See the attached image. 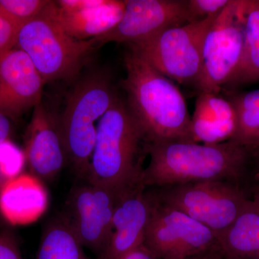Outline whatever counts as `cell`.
<instances>
[{"instance_id": "cell-1", "label": "cell", "mask_w": 259, "mask_h": 259, "mask_svg": "<svg viewBox=\"0 0 259 259\" xmlns=\"http://www.w3.org/2000/svg\"><path fill=\"white\" fill-rule=\"evenodd\" d=\"M253 153L229 140L218 144L161 141L148 146L150 162L142 175L143 185L165 187L206 180L241 185Z\"/></svg>"}, {"instance_id": "cell-2", "label": "cell", "mask_w": 259, "mask_h": 259, "mask_svg": "<svg viewBox=\"0 0 259 259\" xmlns=\"http://www.w3.org/2000/svg\"><path fill=\"white\" fill-rule=\"evenodd\" d=\"M124 61L127 76L122 86L127 95L126 104L150 144L195 142L192 117L176 85L155 69L133 46L130 45Z\"/></svg>"}, {"instance_id": "cell-3", "label": "cell", "mask_w": 259, "mask_h": 259, "mask_svg": "<svg viewBox=\"0 0 259 259\" xmlns=\"http://www.w3.org/2000/svg\"><path fill=\"white\" fill-rule=\"evenodd\" d=\"M144 130L119 97L99 120L87 180L121 192L143 185L148 155Z\"/></svg>"}, {"instance_id": "cell-4", "label": "cell", "mask_w": 259, "mask_h": 259, "mask_svg": "<svg viewBox=\"0 0 259 259\" xmlns=\"http://www.w3.org/2000/svg\"><path fill=\"white\" fill-rule=\"evenodd\" d=\"M108 75L93 73L75 85L59 117L66 159L79 180H86L95 139L97 120L117 98Z\"/></svg>"}, {"instance_id": "cell-5", "label": "cell", "mask_w": 259, "mask_h": 259, "mask_svg": "<svg viewBox=\"0 0 259 259\" xmlns=\"http://www.w3.org/2000/svg\"><path fill=\"white\" fill-rule=\"evenodd\" d=\"M53 3L20 28L15 47L28 55L44 83L74 79L96 49L93 38L78 40L65 31L54 17Z\"/></svg>"}, {"instance_id": "cell-6", "label": "cell", "mask_w": 259, "mask_h": 259, "mask_svg": "<svg viewBox=\"0 0 259 259\" xmlns=\"http://www.w3.org/2000/svg\"><path fill=\"white\" fill-rule=\"evenodd\" d=\"M150 192L158 203L185 213L209 228L218 238L235 222L249 200L241 185L221 180L156 187Z\"/></svg>"}, {"instance_id": "cell-7", "label": "cell", "mask_w": 259, "mask_h": 259, "mask_svg": "<svg viewBox=\"0 0 259 259\" xmlns=\"http://www.w3.org/2000/svg\"><path fill=\"white\" fill-rule=\"evenodd\" d=\"M218 15L166 29L144 41L129 45L168 79L196 85L202 72L204 39Z\"/></svg>"}, {"instance_id": "cell-8", "label": "cell", "mask_w": 259, "mask_h": 259, "mask_svg": "<svg viewBox=\"0 0 259 259\" xmlns=\"http://www.w3.org/2000/svg\"><path fill=\"white\" fill-rule=\"evenodd\" d=\"M152 197L144 244L158 259H185L218 252V238L214 232Z\"/></svg>"}, {"instance_id": "cell-9", "label": "cell", "mask_w": 259, "mask_h": 259, "mask_svg": "<svg viewBox=\"0 0 259 259\" xmlns=\"http://www.w3.org/2000/svg\"><path fill=\"white\" fill-rule=\"evenodd\" d=\"M244 42L240 0H231L204 39L202 72L195 85L199 93L219 94L241 61Z\"/></svg>"}, {"instance_id": "cell-10", "label": "cell", "mask_w": 259, "mask_h": 259, "mask_svg": "<svg viewBox=\"0 0 259 259\" xmlns=\"http://www.w3.org/2000/svg\"><path fill=\"white\" fill-rule=\"evenodd\" d=\"M125 193L80 180L69 194L64 218L80 243L97 258H101L108 245L116 206Z\"/></svg>"}, {"instance_id": "cell-11", "label": "cell", "mask_w": 259, "mask_h": 259, "mask_svg": "<svg viewBox=\"0 0 259 259\" xmlns=\"http://www.w3.org/2000/svg\"><path fill=\"white\" fill-rule=\"evenodd\" d=\"M119 23L111 30L93 37L95 47L110 42L136 44L166 29L190 23L187 1L126 0Z\"/></svg>"}, {"instance_id": "cell-12", "label": "cell", "mask_w": 259, "mask_h": 259, "mask_svg": "<svg viewBox=\"0 0 259 259\" xmlns=\"http://www.w3.org/2000/svg\"><path fill=\"white\" fill-rule=\"evenodd\" d=\"M44 83L30 58L13 48L0 56V113L15 119L41 102Z\"/></svg>"}, {"instance_id": "cell-13", "label": "cell", "mask_w": 259, "mask_h": 259, "mask_svg": "<svg viewBox=\"0 0 259 259\" xmlns=\"http://www.w3.org/2000/svg\"><path fill=\"white\" fill-rule=\"evenodd\" d=\"M25 160L31 175L42 180L55 178L67 163L59 117L37 104L25 135Z\"/></svg>"}, {"instance_id": "cell-14", "label": "cell", "mask_w": 259, "mask_h": 259, "mask_svg": "<svg viewBox=\"0 0 259 259\" xmlns=\"http://www.w3.org/2000/svg\"><path fill=\"white\" fill-rule=\"evenodd\" d=\"M153 203L152 195L144 185L122 194L114 213L110 241L100 259H120L144 244Z\"/></svg>"}, {"instance_id": "cell-15", "label": "cell", "mask_w": 259, "mask_h": 259, "mask_svg": "<svg viewBox=\"0 0 259 259\" xmlns=\"http://www.w3.org/2000/svg\"><path fill=\"white\" fill-rule=\"evenodd\" d=\"M125 7V2L120 0H60L54 1L53 13L69 35L86 40L114 28Z\"/></svg>"}, {"instance_id": "cell-16", "label": "cell", "mask_w": 259, "mask_h": 259, "mask_svg": "<svg viewBox=\"0 0 259 259\" xmlns=\"http://www.w3.org/2000/svg\"><path fill=\"white\" fill-rule=\"evenodd\" d=\"M48 194L40 179L21 174L0 190V213L10 224L34 222L45 212Z\"/></svg>"}, {"instance_id": "cell-17", "label": "cell", "mask_w": 259, "mask_h": 259, "mask_svg": "<svg viewBox=\"0 0 259 259\" xmlns=\"http://www.w3.org/2000/svg\"><path fill=\"white\" fill-rule=\"evenodd\" d=\"M192 125L196 143L218 144L229 141L236 129L234 107L217 94L199 93Z\"/></svg>"}, {"instance_id": "cell-18", "label": "cell", "mask_w": 259, "mask_h": 259, "mask_svg": "<svg viewBox=\"0 0 259 259\" xmlns=\"http://www.w3.org/2000/svg\"><path fill=\"white\" fill-rule=\"evenodd\" d=\"M218 253L222 259H259V210L251 199L218 237Z\"/></svg>"}, {"instance_id": "cell-19", "label": "cell", "mask_w": 259, "mask_h": 259, "mask_svg": "<svg viewBox=\"0 0 259 259\" xmlns=\"http://www.w3.org/2000/svg\"><path fill=\"white\" fill-rule=\"evenodd\" d=\"M35 259H98L86 254L64 216L53 220L42 233Z\"/></svg>"}, {"instance_id": "cell-20", "label": "cell", "mask_w": 259, "mask_h": 259, "mask_svg": "<svg viewBox=\"0 0 259 259\" xmlns=\"http://www.w3.org/2000/svg\"><path fill=\"white\" fill-rule=\"evenodd\" d=\"M236 115V129L231 141L253 153L259 148V89L236 94L229 99Z\"/></svg>"}, {"instance_id": "cell-21", "label": "cell", "mask_w": 259, "mask_h": 259, "mask_svg": "<svg viewBox=\"0 0 259 259\" xmlns=\"http://www.w3.org/2000/svg\"><path fill=\"white\" fill-rule=\"evenodd\" d=\"M51 3L49 0H0V10L21 28L41 14Z\"/></svg>"}, {"instance_id": "cell-22", "label": "cell", "mask_w": 259, "mask_h": 259, "mask_svg": "<svg viewBox=\"0 0 259 259\" xmlns=\"http://www.w3.org/2000/svg\"><path fill=\"white\" fill-rule=\"evenodd\" d=\"M259 81V40L243 48L239 64L226 85L248 84Z\"/></svg>"}, {"instance_id": "cell-23", "label": "cell", "mask_w": 259, "mask_h": 259, "mask_svg": "<svg viewBox=\"0 0 259 259\" xmlns=\"http://www.w3.org/2000/svg\"><path fill=\"white\" fill-rule=\"evenodd\" d=\"M25 155L10 141L0 144V190L21 175Z\"/></svg>"}, {"instance_id": "cell-24", "label": "cell", "mask_w": 259, "mask_h": 259, "mask_svg": "<svg viewBox=\"0 0 259 259\" xmlns=\"http://www.w3.org/2000/svg\"><path fill=\"white\" fill-rule=\"evenodd\" d=\"M244 25V47L259 40V0H240Z\"/></svg>"}, {"instance_id": "cell-25", "label": "cell", "mask_w": 259, "mask_h": 259, "mask_svg": "<svg viewBox=\"0 0 259 259\" xmlns=\"http://www.w3.org/2000/svg\"><path fill=\"white\" fill-rule=\"evenodd\" d=\"M230 0H188L190 23L201 21L220 14L229 4Z\"/></svg>"}, {"instance_id": "cell-26", "label": "cell", "mask_w": 259, "mask_h": 259, "mask_svg": "<svg viewBox=\"0 0 259 259\" xmlns=\"http://www.w3.org/2000/svg\"><path fill=\"white\" fill-rule=\"evenodd\" d=\"M20 28L0 10V56L15 47Z\"/></svg>"}, {"instance_id": "cell-27", "label": "cell", "mask_w": 259, "mask_h": 259, "mask_svg": "<svg viewBox=\"0 0 259 259\" xmlns=\"http://www.w3.org/2000/svg\"><path fill=\"white\" fill-rule=\"evenodd\" d=\"M0 259H23L16 238L8 230L0 231Z\"/></svg>"}, {"instance_id": "cell-28", "label": "cell", "mask_w": 259, "mask_h": 259, "mask_svg": "<svg viewBox=\"0 0 259 259\" xmlns=\"http://www.w3.org/2000/svg\"><path fill=\"white\" fill-rule=\"evenodd\" d=\"M120 259H158L144 244L129 252Z\"/></svg>"}, {"instance_id": "cell-29", "label": "cell", "mask_w": 259, "mask_h": 259, "mask_svg": "<svg viewBox=\"0 0 259 259\" xmlns=\"http://www.w3.org/2000/svg\"><path fill=\"white\" fill-rule=\"evenodd\" d=\"M10 120L9 117L0 113V144L9 141L13 130Z\"/></svg>"}, {"instance_id": "cell-30", "label": "cell", "mask_w": 259, "mask_h": 259, "mask_svg": "<svg viewBox=\"0 0 259 259\" xmlns=\"http://www.w3.org/2000/svg\"><path fill=\"white\" fill-rule=\"evenodd\" d=\"M185 259H222V258H221V255L218 254V252H212V253H207V254Z\"/></svg>"}, {"instance_id": "cell-31", "label": "cell", "mask_w": 259, "mask_h": 259, "mask_svg": "<svg viewBox=\"0 0 259 259\" xmlns=\"http://www.w3.org/2000/svg\"><path fill=\"white\" fill-rule=\"evenodd\" d=\"M251 201L259 210V185H255L253 188Z\"/></svg>"}, {"instance_id": "cell-32", "label": "cell", "mask_w": 259, "mask_h": 259, "mask_svg": "<svg viewBox=\"0 0 259 259\" xmlns=\"http://www.w3.org/2000/svg\"><path fill=\"white\" fill-rule=\"evenodd\" d=\"M253 157H254L255 158L257 171H258L259 175V148H257L255 151H253Z\"/></svg>"}]
</instances>
